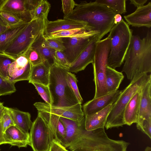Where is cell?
Returning a JSON list of instances; mask_svg holds the SVG:
<instances>
[{
    "instance_id": "6da1fadb",
    "label": "cell",
    "mask_w": 151,
    "mask_h": 151,
    "mask_svg": "<svg viewBox=\"0 0 151 151\" xmlns=\"http://www.w3.org/2000/svg\"><path fill=\"white\" fill-rule=\"evenodd\" d=\"M116 14L107 6L95 1H86L77 4L70 14L64 15L63 19L86 23L99 33L98 42L111 30L115 24Z\"/></svg>"
},
{
    "instance_id": "7a4b0ae2",
    "label": "cell",
    "mask_w": 151,
    "mask_h": 151,
    "mask_svg": "<svg viewBox=\"0 0 151 151\" xmlns=\"http://www.w3.org/2000/svg\"><path fill=\"white\" fill-rule=\"evenodd\" d=\"M122 72L131 80L137 72H151V32L148 30L146 36L141 39L138 35H132L125 55Z\"/></svg>"
},
{
    "instance_id": "3957f363",
    "label": "cell",
    "mask_w": 151,
    "mask_h": 151,
    "mask_svg": "<svg viewBox=\"0 0 151 151\" xmlns=\"http://www.w3.org/2000/svg\"><path fill=\"white\" fill-rule=\"evenodd\" d=\"M150 79V74L136 73L129 84L121 91L118 98L112 104L105 125L106 129L122 127L125 124L124 113L126 106L135 94Z\"/></svg>"
},
{
    "instance_id": "277c9868",
    "label": "cell",
    "mask_w": 151,
    "mask_h": 151,
    "mask_svg": "<svg viewBox=\"0 0 151 151\" xmlns=\"http://www.w3.org/2000/svg\"><path fill=\"white\" fill-rule=\"evenodd\" d=\"M68 72V70L56 63L51 66L48 86L52 97L51 105L68 107L80 103L67 82Z\"/></svg>"
},
{
    "instance_id": "5b68a950",
    "label": "cell",
    "mask_w": 151,
    "mask_h": 151,
    "mask_svg": "<svg viewBox=\"0 0 151 151\" xmlns=\"http://www.w3.org/2000/svg\"><path fill=\"white\" fill-rule=\"evenodd\" d=\"M107 36L110 39L111 48L107 65L115 69L123 63L131 41L133 30L122 19L114 24Z\"/></svg>"
},
{
    "instance_id": "8992f818",
    "label": "cell",
    "mask_w": 151,
    "mask_h": 151,
    "mask_svg": "<svg viewBox=\"0 0 151 151\" xmlns=\"http://www.w3.org/2000/svg\"><path fill=\"white\" fill-rule=\"evenodd\" d=\"M64 125L66 135L64 147L70 151L90 147L94 145L99 138L101 128L88 131L85 127V117L79 122L60 117Z\"/></svg>"
},
{
    "instance_id": "52a82bcc",
    "label": "cell",
    "mask_w": 151,
    "mask_h": 151,
    "mask_svg": "<svg viewBox=\"0 0 151 151\" xmlns=\"http://www.w3.org/2000/svg\"><path fill=\"white\" fill-rule=\"evenodd\" d=\"M111 42L107 37L98 42L93 61V79L95 86L94 98L108 94L105 83V73L108 57L110 51Z\"/></svg>"
},
{
    "instance_id": "ba28073f",
    "label": "cell",
    "mask_w": 151,
    "mask_h": 151,
    "mask_svg": "<svg viewBox=\"0 0 151 151\" xmlns=\"http://www.w3.org/2000/svg\"><path fill=\"white\" fill-rule=\"evenodd\" d=\"M47 21L40 19L32 20L29 22L23 31L4 52L13 56L16 59L20 55H24L31 47L40 35L43 32Z\"/></svg>"
},
{
    "instance_id": "9c48e42d",
    "label": "cell",
    "mask_w": 151,
    "mask_h": 151,
    "mask_svg": "<svg viewBox=\"0 0 151 151\" xmlns=\"http://www.w3.org/2000/svg\"><path fill=\"white\" fill-rule=\"evenodd\" d=\"M30 146L33 151H49L54 137L50 128L38 114L30 129Z\"/></svg>"
},
{
    "instance_id": "30bf717a",
    "label": "cell",
    "mask_w": 151,
    "mask_h": 151,
    "mask_svg": "<svg viewBox=\"0 0 151 151\" xmlns=\"http://www.w3.org/2000/svg\"><path fill=\"white\" fill-rule=\"evenodd\" d=\"M34 105L38 111L53 114L77 122H80L85 117L80 103L68 107L55 106L41 102H36Z\"/></svg>"
},
{
    "instance_id": "8fae6325",
    "label": "cell",
    "mask_w": 151,
    "mask_h": 151,
    "mask_svg": "<svg viewBox=\"0 0 151 151\" xmlns=\"http://www.w3.org/2000/svg\"><path fill=\"white\" fill-rule=\"evenodd\" d=\"M32 66L24 55L18 57L9 67L7 80L14 84L18 81L28 80Z\"/></svg>"
},
{
    "instance_id": "7c38bea8",
    "label": "cell",
    "mask_w": 151,
    "mask_h": 151,
    "mask_svg": "<svg viewBox=\"0 0 151 151\" xmlns=\"http://www.w3.org/2000/svg\"><path fill=\"white\" fill-rule=\"evenodd\" d=\"M95 37L98 38L96 36L62 38L65 47L63 52L66 55L70 65Z\"/></svg>"
},
{
    "instance_id": "4fadbf2b",
    "label": "cell",
    "mask_w": 151,
    "mask_h": 151,
    "mask_svg": "<svg viewBox=\"0 0 151 151\" xmlns=\"http://www.w3.org/2000/svg\"><path fill=\"white\" fill-rule=\"evenodd\" d=\"M121 91L117 90L88 101L83 106L84 116L96 113L113 104L119 96Z\"/></svg>"
},
{
    "instance_id": "5bb4252c",
    "label": "cell",
    "mask_w": 151,
    "mask_h": 151,
    "mask_svg": "<svg viewBox=\"0 0 151 151\" xmlns=\"http://www.w3.org/2000/svg\"><path fill=\"white\" fill-rule=\"evenodd\" d=\"M124 18L129 25L139 27H151V2L137 8L133 13L124 16Z\"/></svg>"
},
{
    "instance_id": "9a60e30c",
    "label": "cell",
    "mask_w": 151,
    "mask_h": 151,
    "mask_svg": "<svg viewBox=\"0 0 151 151\" xmlns=\"http://www.w3.org/2000/svg\"><path fill=\"white\" fill-rule=\"evenodd\" d=\"M97 37L92 40L76 59L70 65L69 72L77 73L84 70L93 62L98 42Z\"/></svg>"
},
{
    "instance_id": "2e32d148",
    "label": "cell",
    "mask_w": 151,
    "mask_h": 151,
    "mask_svg": "<svg viewBox=\"0 0 151 151\" xmlns=\"http://www.w3.org/2000/svg\"><path fill=\"white\" fill-rule=\"evenodd\" d=\"M151 119V79L142 86L137 127L138 129L143 121Z\"/></svg>"
},
{
    "instance_id": "e0dca14e",
    "label": "cell",
    "mask_w": 151,
    "mask_h": 151,
    "mask_svg": "<svg viewBox=\"0 0 151 151\" xmlns=\"http://www.w3.org/2000/svg\"><path fill=\"white\" fill-rule=\"evenodd\" d=\"M39 115L48 124L54 139L64 146L66 135L65 127L60 119V116L48 113L38 111Z\"/></svg>"
},
{
    "instance_id": "ac0fdd59",
    "label": "cell",
    "mask_w": 151,
    "mask_h": 151,
    "mask_svg": "<svg viewBox=\"0 0 151 151\" xmlns=\"http://www.w3.org/2000/svg\"><path fill=\"white\" fill-rule=\"evenodd\" d=\"M0 11L12 14L25 23L32 20L31 13L26 9L24 0H3L0 7Z\"/></svg>"
},
{
    "instance_id": "d6986e66",
    "label": "cell",
    "mask_w": 151,
    "mask_h": 151,
    "mask_svg": "<svg viewBox=\"0 0 151 151\" xmlns=\"http://www.w3.org/2000/svg\"><path fill=\"white\" fill-rule=\"evenodd\" d=\"M87 26L83 22L67 19H58L46 21L43 31L44 36L58 32L79 28Z\"/></svg>"
},
{
    "instance_id": "ffe728a7",
    "label": "cell",
    "mask_w": 151,
    "mask_h": 151,
    "mask_svg": "<svg viewBox=\"0 0 151 151\" xmlns=\"http://www.w3.org/2000/svg\"><path fill=\"white\" fill-rule=\"evenodd\" d=\"M6 144L18 147H26L30 145L29 133H24L15 126L7 129L4 133Z\"/></svg>"
},
{
    "instance_id": "44dd1931",
    "label": "cell",
    "mask_w": 151,
    "mask_h": 151,
    "mask_svg": "<svg viewBox=\"0 0 151 151\" xmlns=\"http://www.w3.org/2000/svg\"><path fill=\"white\" fill-rule=\"evenodd\" d=\"M112 107V104H111L96 113L85 116L86 129L88 131H92L104 128L108 116Z\"/></svg>"
},
{
    "instance_id": "7402d4cb",
    "label": "cell",
    "mask_w": 151,
    "mask_h": 151,
    "mask_svg": "<svg viewBox=\"0 0 151 151\" xmlns=\"http://www.w3.org/2000/svg\"><path fill=\"white\" fill-rule=\"evenodd\" d=\"M28 23L23 22L17 25L10 26L0 35V52H4Z\"/></svg>"
},
{
    "instance_id": "603a6c76",
    "label": "cell",
    "mask_w": 151,
    "mask_h": 151,
    "mask_svg": "<svg viewBox=\"0 0 151 151\" xmlns=\"http://www.w3.org/2000/svg\"><path fill=\"white\" fill-rule=\"evenodd\" d=\"M99 36L98 32L88 26H86L81 28L58 32L44 36L45 38H52L94 36L97 37L98 38Z\"/></svg>"
},
{
    "instance_id": "cb8c5ba5",
    "label": "cell",
    "mask_w": 151,
    "mask_h": 151,
    "mask_svg": "<svg viewBox=\"0 0 151 151\" xmlns=\"http://www.w3.org/2000/svg\"><path fill=\"white\" fill-rule=\"evenodd\" d=\"M141 89L133 96L125 107L124 113V119L125 124L130 126L133 123H136L137 122Z\"/></svg>"
},
{
    "instance_id": "d4e9b609",
    "label": "cell",
    "mask_w": 151,
    "mask_h": 151,
    "mask_svg": "<svg viewBox=\"0 0 151 151\" xmlns=\"http://www.w3.org/2000/svg\"><path fill=\"white\" fill-rule=\"evenodd\" d=\"M14 126L23 132L29 133L32 123L31 115L28 112L21 111L17 109L8 108Z\"/></svg>"
},
{
    "instance_id": "484cf974",
    "label": "cell",
    "mask_w": 151,
    "mask_h": 151,
    "mask_svg": "<svg viewBox=\"0 0 151 151\" xmlns=\"http://www.w3.org/2000/svg\"><path fill=\"white\" fill-rule=\"evenodd\" d=\"M45 40L42 32L33 43L31 47L40 54L43 61V63L50 67L54 63L53 56L55 50L47 47L45 43Z\"/></svg>"
},
{
    "instance_id": "4316f807",
    "label": "cell",
    "mask_w": 151,
    "mask_h": 151,
    "mask_svg": "<svg viewBox=\"0 0 151 151\" xmlns=\"http://www.w3.org/2000/svg\"><path fill=\"white\" fill-rule=\"evenodd\" d=\"M50 68L43 63L32 66L29 82L48 86Z\"/></svg>"
},
{
    "instance_id": "83f0119b",
    "label": "cell",
    "mask_w": 151,
    "mask_h": 151,
    "mask_svg": "<svg viewBox=\"0 0 151 151\" xmlns=\"http://www.w3.org/2000/svg\"><path fill=\"white\" fill-rule=\"evenodd\" d=\"M124 76L119 72L107 65L105 73V83L108 94L118 90Z\"/></svg>"
},
{
    "instance_id": "f1b7e54d",
    "label": "cell",
    "mask_w": 151,
    "mask_h": 151,
    "mask_svg": "<svg viewBox=\"0 0 151 151\" xmlns=\"http://www.w3.org/2000/svg\"><path fill=\"white\" fill-rule=\"evenodd\" d=\"M51 5L46 0H40L35 9L32 13L33 19H40L47 21Z\"/></svg>"
},
{
    "instance_id": "f546056e",
    "label": "cell",
    "mask_w": 151,
    "mask_h": 151,
    "mask_svg": "<svg viewBox=\"0 0 151 151\" xmlns=\"http://www.w3.org/2000/svg\"><path fill=\"white\" fill-rule=\"evenodd\" d=\"M126 1V0H96L95 1L107 6L116 14L121 15L127 12Z\"/></svg>"
},
{
    "instance_id": "4dcf8cb0",
    "label": "cell",
    "mask_w": 151,
    "mask_h": 151,
    "mask_svg": "<svg viewBox=\"0 0 151 151\" xmlns=\"http://www.w3.org/2000/svg\"><path fill=\"white\" fill-rule=\"evenodd\" d=\"M16 58L5 52H0V76L6 80L9 65Z\"/></svg>"
},
{
    "instance_id": "1f68e13d",
    "label": "cell",
    "mask_w": 151,
    "mask_h": 151,
    "mask_svg": "<svg viewBox=\"0 0 151 151\" xmlns=\"http://www.w3.org/2000/svg\"><path fill=\"white\" fill-rule=\"evenodd\" d=\"M66 80L70 88L75 95L79 103L82 104L83 99L81 96L77 85V80L75 75L68 72L67 75Z\"/></svg>"
},
{
    "instance_id": "d6a6232c",
    "label": "cell",
    "mask_w": 151,
    "mask_h": 151,
    "mask_svg": "<svg viewBox=\"0 0 151 151\" xmlns=\"http://www.w3.org/2000/svg\"><path fill=\"white\" fill-rule=\"evenodd\" d=\"M32 84L35 86L39 94L45 103L51 105L52 103V97L48 86L36 83H32Z\"/></svg>"
},
{
    "instance_id": "836d02e7",
    "label": "cell",
    "mask_w": 151,
    "mask_h": 151,
    "mask_svg": "<svg viewBox=\"0 0 151 151\" xmlns=\"http://www.w3.org/2000/svg\"><path fill=\"white\" fill-rule=\"evenodd\" d=\"M45 43L49 48L55 51L64 52L65 47L62 38H45Z\"/></svg>"
},
{
    "instance_id": "e575fe53",
    "label": "cell",
    "mask_w": 151,
    "mask_h": 151,
    "mask_svg": "<svg viewBox=\"0 0 151 151\" xmlns=\"http://www.w3.org/2000/svg\"><path fill=\"white\" fill-rule=\"evenodd\" d=\"M16 91L14 83L0 76V96L12 94Z\"/></svg>"
},
{
    "instance_id": "d590c367",
    "label": "cell",
    "mask_w": 151,
    "mask_h": 151,
    "mask_svg": "<svg viewBox=\"0 0 151 151\" xmlns=\"http://www.w3.org/2000/svg\"><path fill=\"white\" fill-rule=\"evenodd\" d=\"M0 17L9 27L24 22L16 16L5 12L0 11Z\"/></svg>"
},
{
    "instance_id": "8d00e7d4",
    "label": "cell",
    "mask_w": 151,
    "mask_h": 151,
    "mask_svg": "<svg viewBox=\"0 0 151 151\" xmlns=\"http://www.w3.org/2000/svg\"><path fill=\"white\" fill-rule=\"evenodd\" d=\"M27 58L32 66H35L43 62L41 55L36 50L31 47L24 55Z\"/></svg>"
},
{
    "instance_id": "74e56055",
    "label": "cell",
    "mask_w": 151,
    "mask_h": 151,
    "mask_svg": "<svg viewBox=\"0 0 151 151\" xmlns=\"http://www.w3.org/2000/svg\"><path fill=\"white\" fill-rule=\"evenodd\" d=\"M54 63L68 70L70 66L66 55L62 51H55L53 56Z\"/></svg>"
},
{
    "instance_id": "f35d334b",
    "label": "cell",
    "mask_w": 151,
    "mask_h": 151,
    "mask_svg": "<svg viewBox=\"0 0 151 151\" xmlns=\"http://www.w3.org/2000/svg\"><path fill=\"white\" fill-rule=\"evenodd\" d=\"M0 121L4 133L10 127L14 126L13 121L9 111L8 107H5Z\"/></svg>"
},
{
    "instance_id": "ab89813d",
    "label": "cell",
    "mask_w": 151,
    "mask_h": 151,
    "mask_svg": "<svg viewBox=\"0 0 151 151\" xmlns=\"http://www.w3.org/2000/svg\"><path fill=\"white\" fill-rule=\"evenodd\" d=\"M62 2V8L64 15L70 13L77 5L73 0H63Z\"/></svg>"
},
{
    "instance_id": "60d3db41",
    "label": "cell",
    "mask_w": 151,
    "mask_h": 151,
    "mask_svg": "<svg viewBox=\"0 0 151 151\" xmlns=\"http://www.w3.org/2000/svg\"><path fill=\"white\" fill-rule=\"evenodd\" d=\"M138 129L141 130L151 139V119L144 120Z\"/></svg>"
},
{
    "instance_id": "b9f144b4",
    "label": "cell",
    "mask_w": 151,
    "mask_h": 151,
    "mask_svg": "<svg viewBox=\"0 0 151 151\" xmlns=\"http://www.w3.org/2000/svg\"><path fill=\"white\" fill-rule=\"evenodd\" d=\"M40 0H24L26 10L31 13L37 6Z\"/></svg>"
},
{
    "instance_id": "7bdbcfd3",
    "label": "cell",
    "mask_w": 151,
    "mask_h": 151,
    "mask_svg": "<svg viewBox=\"0 0 151 151\" xmlns=\"http://www.w3.org/2000/svg\"><path fill=\"white\" fill-rule=\"evenodd\" d=\"M49 151H70L58 142L55 139L52 141Z\"/></svg>"
},
{
    "instance_id": "ee69618b",
    "label": "cell",
    "mask_w": 151,
    "mask_h": 151,
    "mask_svg": "<svg viewBox=\"0 0 151 151\" xmlns=\"http://www.w3.org/2000/svg\"><path fill=\"white\" fill-rule=\"evenodd\" d=\"M130 4H133L137 8L142 6L147 1V0H130Z\"/></svg>"
},
{
    "instance_id": "f6af8a7d",
    "label": "cell",
    "mask_w": 151,
    "mask_h": 151,
    "mask_svg": "<svg viewBox=\"0 0 151 151\" xmlns=\"http://www.w3.org/2000/svg\"><path fill=\"white\" fill-rule=\"evenodd\" d=\"M9 27L0 17V35Z\"/></svg>"
},
{
    "instance_id": "bcb514c9",
    "label": "cell",
    "mask_w": 151,
    "mask_h": 151,
    "mask_svg": "<svg viewBox=\"0 0 151 151\" xmlns=\"http://www.w3.org/2000/svg\"><path fill=\"white\" fill-rule=\"evenodd\" d=\"M4 133L3 132L1 121L0 120V145L6 144L4 138Z\"/></svg>"
},
{
    "instance_id": "7dc6e473",
    "label": "cell",
    "mask_w": 151,
    "mask_h": 151,
    "mask_svg": "<svg viewBox=\"0 0 151 151\" xmlns=\"http://www.w3.org/2000/svg\"><path fill=\"white\" fill-rule=\"evenodd\" d=\"M122 19V16L119 14H116L114 17V23L115 24L120 22Z\"/></svg>"
},
{
    "instance_id": "c3c4849f",
    "label": "cell",
    "mask_w": 151,
    "mask_h": 151,
    "mask_svg": "<svg viewBox=\"0 0 151 151\" xmlns=\"http://www.w3.org/2000/svg\"><path fill=\"white\" fill-rule=\"evenodd\" d=\"M5 107L4 106L3 103L1 102L0 103V120L3 114Z\"/></svg>"
},
{
    "instance_id": "681fc988",
    "label": "cell",
    "mask_w": 151,
    "mask_h": 151,
    "mask_svg": "<svg viewBox=\"0 0 151 151\" xmlns=\"http://www.w3.org/2000/svg\"><path fill=\"white\" fill-rule=\"evenodd\" d=\"M145 151H151V148L150 147L147 146L145 148Z\"/></svg>"
},
{
    "instance_id": "f907efd6",
    "label": "cell",
    "mask_w": 151,
    "mask_h": 151,
    "mask_svg": "<svg viewBox=\"0 0 151 151\" xmlns=\"http://www.w3.org/2000/svg\"><path fill=\"white\" fill-rule=\"evenodd\" d=\"M3 0H0V7Z\"/></svg>"
},
{
    "instance_id": "816d5d0a",
    "label": "cell",
    "mask_w": 151,
    "mask_h": 151,
    "mask_svg": "<svg viewBox=\"0 0 151 151\" xmlns=\"http://www.w3.org/2000/svg\"><path fill=\"white\" fill-rule=\"evenodd\" d=\"M0 103H1V102H0Z\"/></svg>"
}]
</instances>
